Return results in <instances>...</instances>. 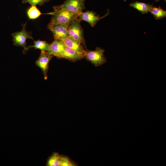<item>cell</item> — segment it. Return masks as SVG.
Masks as SVG:
<instances>
[{
	"label": "cell",
	"mask_w": 166,
	"mask_h": 166,
	"mask_svg": "<svg viewBox=\"0 0 166 166\" xmlns=\"http://www.w3.org/2000/svg\"><path fill=\"white\" fill-rule=\"evenodd\" d=\"M34 43L33 45L27 46L28 50L32 48H34L35 49H40L41 51L47 52L49 50L50 44L47 43L46 41L38 40L34 41Z\"/></svg>",
	"instance_id": "14"
},
{
	"label": "cell",
	"mask_w": 166,
	"mask_h": 166,
	"mask_svg": "<svg viewBox=\"0 0 166 166\" xmlns=\"http://www.w3.org/2000/svg\"><path fill=\"white\" fill-rule=\"evenodd\" d=\"M80 22L76 19L70 24L68 29L69 36L80 43L85 48V42L83 36V30L80 25Z\"/></svg>",
	"instance_id": "3"
},
{
	"label": "cell",
	"mask_w": 166,
	"mask_h": 166,
	"mask_svg": "<svg viewBox=\"0 0 166 166\" xmlns=\"http://www.w3.org/2000/svg\"><path fill=\"white\" fill-rule=\"evenodd\" d=\"M54 11L50 23L60 24L69 27L70 24L77 19L78 15L65 9L61 5L53 7Z\"/></svg>",
	"instance_id": "1"
},
{
	"label": "cell",
	"mask_w": 166,
	"mask_h": 166,
	"mask_svg": "<svg viewBox=\"0 0 166 166\" xmlns=\"http://www.w3.org/2000/svg\"><path fill=\"white\" fill-rule=\"evenodd\" d=\"M84 58H85V56L83 54L79 53L65 45L64 50L59 58H65L71 61L75 62Z\"/></svg>",
	"instance_id": "11"
},
{
	"label": "cell",
	"mask_w": 166,
	"mask_h": 166,
	"mask_svg": "<svg viewBox=\"0 0 166 166\" xmlns=\"http://www.w3.org/2000/svg\"><path fill=\"white\" fill-rule=\"evenodd\" d=\"M129 6L136 9L143 14L149 12L154 6L152 4L137 1L130 3Z\"/></svg>",
	"instance_id": "13"
},
{
	"label": "cell",
	"mask_w": 166,
	"mask_h": 166,
	"mask_svg": "<svg viewBox=\"0 0 166 166\" xmlns=\"http://www.w3.org/2000/svg\"><path fill=\"white\" fill-rule=\"evenodd\" d=\"M108 11L105 15L100 17L99 15L93 11H87L85 12H82L78 16L77 20L79 22L85 21L88 22L92 27H94L97 22L101 19L103 18L108 15Z\"/></svg>",
	"instance_id": "8"
},
{
	"label": "cell",
	"mask_w": 166,
	"mask_h": 166,
	"mask_svg": "<svg viewBox=\"0 0 166 166\" xmlns=\"http://www.w3.org/2000/svg\"><path fill=\"white\" fill-rule=\"evenodd\" d=\"M47 165L49 166H74L76 164L66 156L54 153L49 158Z\"/></svg>",
	"instance_id": "5"
},
{
	"label": "cell",
	"mask_w": 166,
	"mask_h": 166,
	"mask_svg": "<svg viewBox=\"0 0 166 166\" xmlns=\"http://www.w3.org/2000/svg\"><path fill=\"white\" fill-rule=\"evenodd\" d=\"M104 49L100 47H97L94 50H85V57L96 66H99L106 62L104 53Z\"/></svg>",
	"instance_id": "2"
},
{
	"label": "cell",
	"mask_w": 166,
	"mask_h": 166,
	"mask_svg": "<svg viewBox=\"0 0 166 166\" xmlns=\"http://www.w3.org/2000/svg\"><path fill=\"white\" fill-rule=\"evenodd\" d=\"M50 0H22V3L25 4L30 3L31 6H36L37 5L42 6L44 3L49 1Z\"/></svg>",
	"instance_id": "17"
},
{
	"label": "cell",
	"mask_w": 166,
	"mask_h": 166,
	"mask_svg": "<svg viewBox=\"0 0 166 166\" xmlns=\"http://www.w3.org/2000/svg\"><path fill=\"white\" fill-rule=\"evenodd\" d=\"M85 0H66L62 4L68 10L77 15L85 9Z\"/></svg>",
	"instance_id": "9"
},
{
	"label": "cell",
	"mask_w": 166,
	"mask_h": 166,
	"mask_svg": "<svg viewBox=\"0 0 166 166\" xmlns=\"http://www.w3.org/2000/svg\"><path fill=\"white\" fill-rule=\"evenodd\" d=\"M42 14L36 6H31L27 11V16L29 19H31L38 18Z\"/></svg>",
	"instance_id": "16"
},
{
	"label": "cell",
	"mask_w": 166,
	"mask_h": 166,
	"mask_svg": "<svg viewBox=\"0 0 166 166\" xmlns=\"http://www.w3.org/2000/svg\"><path fill=\"white\" fill-rule=\"evenodd\" d=\"M69 27L63 25L50 23L48 26L52 33L54 39L62 41L69 36Z\"/></svg>",
	"instance_id": "6"
},
{
	"label": "cell",
	"mask_w": 166,
	"mask_h": 166,
	"mask_svg": "<svg viewBox=\"0 0 166 166\" xmlns=\"http://www.w3.org/2000/svg\"><path fill=\"white\" fill-rule=\"evenodd\" d=\"M65 45L62 40L55 39L50 44L47 53L57 58L60 57L63 53Z\"/></svg>",
	"instance_id": "10"
},
{
	"label": "cell",
	"mask_w": 166,
	"mask_h": 166,
	"mask_svg": "<svg viewBox=\"0 0 166 166\" xmlns=\"http://www.w3.org/2000/svg\"><path fill=\"white\" fill-rule=\"evenodd\" d=\"M155 0L156 1V2H158L160 0ZM164 0L165 1V2H166V0Z\"/></svg>",
	"instance_id": "18"
},
{
	"label": "cell",
	"mask_w": 166,
	"mask_h": 166,
	"mask_svg": "<svg viewBox=\"0 0 166 166\" xmlns=\"http://www.w3.org/2000/svg\"><path fill=\"white\" fill-rule=\"evenodd\" d=\"M149 12L156 20L160 19L166 17V11L162 9L160 6L158 7L153 6Z\"/></svg>",
	"instance_id": "15"
},
{
	"label": "cell",
	"mask_w": 166,
	"mask_h": 166,
	"mask_svg": "<svg viewBox=\"0 0 166 166\" xmlns=\"http://www.w3.org/2000/svg\"><path fill=\"white\" fill-rule=\"evenodd\" d=\"M26 24L23 25L22 29L21 31L14 33L12 34L14 45L23 47L24 53L28 50L26 40L28 38L33 40L30 33L26 30Z\"/></svg>",
	"instance_id": "4"
},
{
	"label": "cell",
	"mask_w": 166,
	"mask_h": 166,
	"mask_svg": "<svg viewBox=\"0 0 166 166\" xmlns=\"http://www.w3.org/2000/svg\"><path fill=\"white\" fill-rule=\"evenodd\" d=\"M62 41L65 46L75 50L79 53L84 54L85 50L84 49L82 45L70 37L68 36Z\"/></svg>",
	"instance_id": "12"
},
{
	"label": "cell",
	"mask_w": 166,
	"mask_h": 166,
	"mask_svg": "<svg viewBox=\"0 0 166 166\" xmlns=\"http://www.w3.org/2000/svg\"><path fill=\"white\" fill-rule=\"evenodd\" d=\"M53 56L46 51H41L39 58L35 61L36 65L42 69L45 80L47 78L49 62Z\"/></svg>",
	"instance_id": "7"
}]
</instances>
